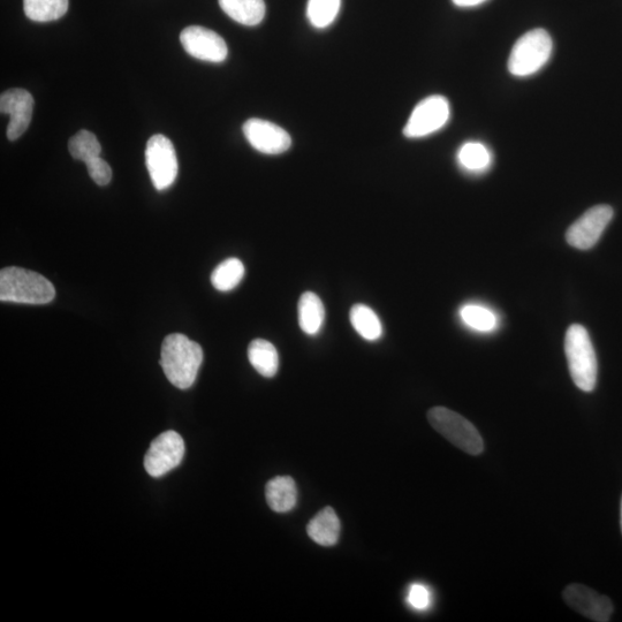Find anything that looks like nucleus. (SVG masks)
I'll return each instance as SVG.
<instances>
[{"label": "nucleus", "mask_w": 622, "mask_h": 622, "mask_svg": "<svg viewBox=\"0 0 622 622\" xmlns=\"http://www.w3.org/2000/svg\"><path fill=\"white\" fill-rule=\"evenodd\" d=\"M34 98L27 90L10 89L0 96V111L9 115L11 120L7 127V138L15 141L25 134L33 118Z\"/></svg>", "instance_id": "obj_13"}, {"label": "nucleus", "mask_w": 622, "mask_h": 622, "mask_svg": "<svg viewBox=\"0 0 622 622\" xmlns=\"http://www.w3.org/2000/svg\"><path fill=\"white\" fill-rule=\"evenodd\" d=\"M458 163L467 172L481 173L492 164V154L485 144L469 141L462 144L458 151Z\"/></svg>", "instance_id": "obj_19"}, {"label": "nucleus", "mask_w": 622, "mask_h": 622, "mask_svg": "<svg viewBox=\"0 0 622 622\" xmlns=\"http://www.w3.org/2000/svg\"><path fill=\"white\" fill-rule=\"evenodd\" d=\"M203 361L202 347L180 333L163 341L161 366L170 383L180 390L192 388Z\"/></svg>", "instance_id": "obj_1"}, {"label": "nucleus", "mask_w": 622, "mask_h": 622, "mask_svg": "<svg viewBox=\"0 0 622 622\" xmlns=\"http://www.w3.org/2000/svg\"><path fill=\"white\" fill-rule=\"evenodd\" d=\"M245 138L257 151L265 155H279L291 148L292 139L284 128L271 121L249 119L244 128Z\"/></svg>", "instance_id": "obj_12"}, {"label": "nucleus", "mask_w": 622, "mask_h": 622, "mask_svg": "<svg viewBox=\"0 0 622 622\" xmlns=\"http://www.w3.org/2000/svg\"><path fill=\"white\" fill-rule=\"evenodd\" d=\"M27 18L36 22H50L63 18L68 0H24Z\"/></svg>", "instance_id": "obj_22"}, {"label": "nucleus", "mask_w": 622, "mask_h": 622, "mask_svg": "<svg viewBox=\"0 0 622 622\" xmlns=\"http://www.w3.org/2000/svg\"><path fill=\"white\" fill-rule=\"evenodd\" d=\"M68 150L74 159L86 163L90 159L100 156L102 148L93 133L80 131L68 142Z\"/></svg>", "instance_id": "obj_24"}, {"label": "nucleus", "mask_w": 622, "mask_h": 622, "mask_svg": "<svg viewBox=\"0 0 622 622\" xmlns=\"http://www.w3.org/2000/svg\"><path fill=\"white\" fill-rule=\"evenodd\" d=\"M180 42L188 55L209 63H223L229 56L226 42L222 36L200 26L182 30Z\"/></svg>", "instance_id": "obj_10"}, {"label": "nucleus", "mask_w": 622, "mask_h": 622, "mask_svg": "<svg viewBox=\"0 0 622 622\" xmlns=\"http://www.w3.org/2000/svg\"><path fill=\"white\" fill-rule=\"evenodd\" d=\"M353 328L368 341H376L383 336V325L373 309L366 305H355L350 313Z\"/></svg>", "instance_id": "obj_20"}, {"label": "nucleus", "mask_w": 622, "mask_h": 622, "mask_svg": "<svg viewBox=\"0 0 622 622\" xmlns=\"http://www.w3.org/2000/svg\"><path fill=\"white\" fill-rule=\"evenodd\" d=\"M620 525H621V533H622V499H621V511H620Z\"/></svg>", "instance_id": "obj_29"}, {"label": "nucleus", "mask_w": 622, "mask_h": 622, "mask_svg": "<svg viewBox=\"0 0 622 622\" xmlns=\"http://www.w3.org/2000/svg\"><path fill=\"white\" fill-rule=\"evenodd\" d=\"M184 454V439L176 431H166L150 444L144 458V467L150 476L157 479L177 468Z\"/></svg>", "instance_id": "obj_8"}, {"label": "nucleus", "mask_w": 622, "mask_h": 622, "mask_svg": "<svg viewBox=\"0 0 622 622\" xmlns=\"http://www.w3.org/2000/svg\"><path fill=\"white\" fill-rule=\"evenodd\" d=\"M298 311L301 330L309 336L317 335L325 320V308L320 297L314 292L303 293Z\"/></svg>", "instance_id": "obj_17"}, {"label": "nucleus", "mask_w": 622, "mask_h": 622, "mask_svg": "<svg viewBox=\"0 0 622 622\" xmlns=\"http://www.w3.org/2000/svg\"><path fill=\"white\" fill-rule=\"evenodd\" d=\"M308 536L322 546L335 545L340 535V520L332 507L317 513L307 526Z\"/></svg>", "instance_id": "obj_15"}, {"label": "nucleus", "mask_w": 622, "mask_h": 622, "mask_svg": "<svg viewBox=\"0 0 622 622\" xmlns=\"http://www.w3.org/2000/svg\"><path fill=\"white\" fill-rule=\"evenodd\" d=\"M613 215V209L605 204L587 210L567 230V244L580 250L593 248L611 223Z\"/></svg>", "instance_id": "obj_9"}, {"label": "nucleus", "mask_w": 622, "mask_h": 622, "mask_svg": "<svg viewBox=\"0 0 622 622\" xmlns=\"http://www.w3.org/2000/svg\"><path fill=\"white\" fill-rule=\"evenodd\" d=\"M407 601L415 610H427L431 603L430 591L420 583H414L409 588Z\"/></svg>", "instance_id": "obj_27"}, {"label": "nucleus", "mask_w": 622, "mask_h": 622, "mask_svg": "<svg viewBox=\"0 0 622 622\" xmlns=\"http://www.w3.org/2000/svg\"><path fill=\"white\" fill-rule=\"evenodd\" d=\"M565 353L575 385L583 392L594 391L598 375L597 356L584 326L573 324L568 328L565 337Z\"/></svg>", "instance_id": "obj_3"}, {"label": "nucleus", "mask_w": 622, "mask_h": 622, "mask_svg": "<svg viewBox=\"0 0 622 622\" xmlns=\"http://www.w3.org/2000/svg\"><path fill=\"white\" fill-rule=\"evenodd\" d=\"M56 297L55 287L40 273L18 267L0 271V300L21 305H47Z\"/></svg>", "instance_id": "obj_2"}, {"label": "nucleus", "mask_w": 622, "mask_h": 622, "mask_svg": "<svg viewBox=\"0 0 622 622\" xmlns=\"http://www.w3.org/2000/svg\"><path fill=\"white\" fill-rule=\"evenodd\" d=\"M431 427L458 449L470 455L484 451L483 438L472 422L445 407H434L428 412Z\"/></svg>", "instance_id": "obj_5"}, {"label": "nucleus", "mask_w": 622, "mask_h": 622, "mask_svg": "<svg viewBox=\"0 0 622 622\" xmlns=\"http://www.w3.org/2000/svg\"><path fill=\"white\" fill-rule=\"evenodd\" d=\"M146 165L157 191H165L178 177L179 164L173 143L162 134L151 136L146 148Z\"/></svg>", "instance_id": "obj_7"}, {"label": "nucleus", "mask_w": 622, "mask_h": 622, "mask_svg": "<svg viewBox=\"0 0 622 622\" xmlns=\"http://www.w3.org/2000/svg\"><path fill=\"white\" fill-rule=\"evenodd\" d=\"M452 2L455 6L468 9V7L480 6L483 3L487 2V0H452Z\"/></svg>", "instance_id": "obj_28"}, {"label": "nucleus", "mask_w": 622, "mask_h": 622, "mask_svg": "<svg viewBox=\"0 0 622 622\" xmlns=\"http://www.w3.org/2000/svg\"><path fill=\"white\" fill-rule=\"evenodd\" d=\"M450 117L449 101L444 96H429L415 106L404 128V134L408 139L426 138L441 131L449 123Z\"/></svg>", "instance_id": "obj_6"}, {"label": "nucleus", "mask_w": 622, "mask_h": 622, "mask_svg": "<svg viewBox=\"0 0 622 622\" xmlns=\"http://www.w3.org/2000/svg\"><path fill=\"white\" fill-rule=\"evenodd\" d=\"M565 603L571 609L596 622L610 621L614 606L609 597L598 594L594 589L573 583L563 593Z\"/></svg>", "instance_id": "obj_11"}, {"label": "nucleus", "mask_w": 622, "mask_h": 622, "mask_svg": "<svg viewBox=\"0 0 622 622\" xmlns=\"http://www.w3.org/2000/svg\"><path fill=\"white\" fill-rule=\"evenodd\" d=\"M462 321L477 331L488 332L496 328L497 318L482 306L467 305L460 310Z\"/></svg>", "instance_id": "obj_25"}, {"label": "nucleus", "mask_w": 622, "mask_h": 622, "mask_svg": "<svg viewBox=\"0 0 622 622\" xmlns=\"http://www.w3.org/2000/svg\"><path fill=\"white\" fill-rule=\"evenodd\" d=\"M87 170L91 179H93L98 186H106L110 184L112 179V170L110 165L104 161L100 156L90 159L86 162Z\"/></svg>", "instance_id": "obj_26"}, {"label": "nucleus", "mask_w": 622, "mask_h": 622, "mask_svg": "<svg viewBox=\"0 0 622 622\" xmlns=\"http://www.w3.org/2000/svg\"><path fill=\"white\" fill-rule=\"evenodd\" d=\"M265 496L272 511L286 513L298 502V488L290 476H277L265 488Z\"/></svg>", "instance_id": "obj_14"}, {"label": "nucleus", "mask_w": 622, "mask_h": 622, "mask_svg": "<svg viewBox=\"0 0 622 622\" xmlns=\"http://www.w3.org/2000/svg\"><path fill=\"white\" fill-rule=\"evenodd\" d=\"M341 0H308L307 18L317 29L328 28L338 17Z\"/></svg>", "instance_id": "obj_23"}, {"label": "nucleus", "mask_w": 622, "mask_h": 622, "mask_svg": "<svg viewBox=\"0 0 622 622\" xmlns=\"http://www.w3.org/2000/svg\"><path fill=\"white\" fill-rule=\"evenodd\" d=\"M552 50L553 42L546 30H530L515 42L508 58V71L514 77H530L549 62Z\"/></svg>", "instance_id": "obj_4"}, {"label": "nucleus", "mask_w": 622, "mask_h": 622, "mask_svg": "<svg viewBox=\"0 0 622 622\" xmlns=\"http://www.w3.org/2000/svg\"><path fill=\"white\" fill-rule=\"evenodd\" d=\"M248 359L253 368L263 377H275L279 368L276 347L265 339H255L248 347Z\"/></svg>", "instance_id": "obj_18"}, {"label": "nucleus", "mask_w": 622, "mask_h": 622, "mask_svg": "<svg viewBox=\"0 0 622 622\" xmlns=\"http://www.w3.org/2000/svg\"><path fill=\"white\" fill-rule=\"evenodd\" d=\"M245 265L240 260H225L212 272L211 283L219 292H230L238 287L245 277Z\"/></svg>", "instance_id": "obj_21"}, {"label": "nucleus", "mask_w": 622, "mask_h": 622, "mask_svg": "<svg viewBox=\"0 0 622 622\" xmlns=\"http://www.w3.org/2000/svg\"><path fill=\"white\" fill-rule=\"evenodd\" d=\"M222 10L241 25H260L265 17L264 0H219Z\"/></svg>", "instance_id": "obj_16"}]
</instances>
